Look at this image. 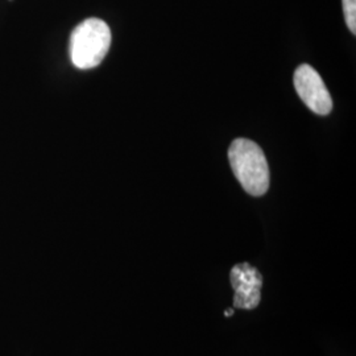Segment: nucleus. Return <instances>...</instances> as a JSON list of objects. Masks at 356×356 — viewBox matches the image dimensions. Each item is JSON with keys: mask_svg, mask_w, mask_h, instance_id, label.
<instances>
[{"mask_svg": "<svg viewBox=\"0 0 356 356\" xmlns=\"http://www.w3.org/2000/svg\"><path fill=\"white\" fill-rule=\"evenodd\" d=\"M231 169L243 189L252 197H261L269 189V166L263 149L248 139H236L229 145Z\"/></svg>", "mask_w": 356, "mask_h": 356, "instance_id": "1", "label": "nucleus"}, {"mask_svg": "<svg viewBox=\"0 0 356 356\" xmlns=\"http://www.w3.org/2000/svg\"><path fill=\"white\" fill-rule=\"evenodd\" d=\"M111 47V29L98 17H90L74 28L69 54L76 69L86 70L101 65Z\"/></svg>", "mask_w": 356, "mask_h": 356, "instance_id": "2", "label": "nucleus"}, {"mask_svg": "<svg viewBox=\"0 0 356 356\" xmlns=\"http://www.w3.org/2000/svg\"><path fill=\"white\" fill-rule=\"evenodd\" d=\"M294 88L306 107L314 114L329 115L332 110V99L318 72L310 65H301L293 76Z\"/></svg>", "mask_w": 356, "mask_h": 356, "instance_id": "3", "label": "nucleus"}, {"mask_svg": "<svg viewBox=\"0 0 356 356\" xmlns=\"http://www.w3.org/2000/svg\"><path fill=\"white\" fill-rule=\"evenodd\" d=\"M231 285L235 291L234 306L236 309L252 310L257 307L261 300L263 276L248 263L236 264L229 273Z\"/></svg>", "mask_w": 356, "mask_h": 356, "instance_id": "4", "label": "nucleus"}, {"mask_svg": "<svg viewBox=\"0 0 356 356\" xmlns=\"http://www.w3.org/2000/svg\"><path fill=\"white\" fill-rule=\"evenodd\" d=\"M346 24L353 35L356 33V0H343Z\"/></svg>", "mask_w": 356, "mask_h": 356, "instance_id": "5", "label": "nucleus"}, {"mask_svg": "<svg viewBox=\"0 0 356 356\" xmlns=\"http://www.w3.org/2000/svg\"><path fill=\"white\" fill-rule=\"evenodd\" d=\"M225 316H226V317H232V316H234V309H227V310H226V312H225Z\"/></svg>", "mask_w": 356, "mask_h": 356, "instance_id": "6", "label": "nucleus"}]
</instances>
